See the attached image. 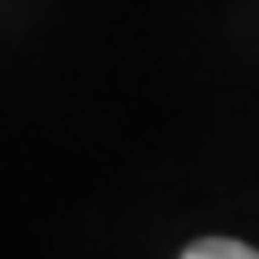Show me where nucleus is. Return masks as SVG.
<instances>
[{"label":"nucleus","instance_id":"nucleus-1","mask_svg":"<svg viewBox=\"0 0 259 259\" xmlns=\"http://www.w3.org/2000/svg\"><path fill=\"white\" fill-rule=\"evenodd\" d=\"M182 259H259V250L246 241H232V237H205V241L187 246Z\"/></svg>","mask_w":259,"mask_h":259}]
</instances>
